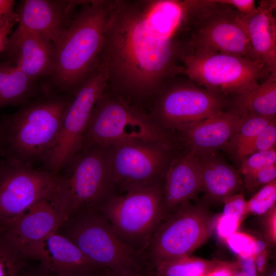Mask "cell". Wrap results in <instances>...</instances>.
<instances>
[{
	"label": "cell",
	"mask_w": 276,
	"mask_h": 276,
	"mask_svg": "<svg viewBox=\"0 0 276 276\" xmlns=\"http://www.w3.org/2000/svg\"><path fill=\"white\" fill-rule=\"evenodd\" d=\"M190 0H110L99 63L107 87L134 104L183 75Z\"/></svg>",
	"instance_id": "6da1fadb"
},
{
	"label": "cell",
	"mask_w": 276,
	"mask_h": 276,
	"mask_svg": "<svg viewBox=\"0 0 276 276\" xmlns=\"http://www.w3.org/2000/svg\"><path fill=\"white\" fill-rule=\"evenodd\" d=\"M110 0L85 1L54 44L53 68L44 93L73 96L99 65Z\"/></svg>",
	"instance_id": "7a4b0ae2"
},
{
	"label": "cell",
	"mask_w": 276,
	"mask_h": 276,
	"mask_svg": "<svg viewBox=\"0 0 276 276\" xmlns=\"http://www.w3.org/2000/svg\"><path fill=\"white\" fill-rule=\"evenodd\" d=\"M72 96L44 93L1 117L0 158L31 166L43 164L57 141Z\"/></svg>",
	"instance_id": "3957f363"
},
{
	"label": "cell",
	"mask_w": 276,
	"mask_h": 276,
	"mask_svg": "<svg viewBox=\"0 0 276 276\" xmlns=\"http://www.w3.org/2000/svg\"><path fill=\"white\" fill-rule=\"evenodd\" d=\"M56 232L101 268L121 276L154 275L144 255L124 242L98 211H85L67 218Z\"/></svg>",
	"instance_id": "277c9868"
},
{
	"label": "cell",
	"mask_w": 276,
	"mask_h": 276,
	"mask_svg": "<svg viewBox=\"0 0 276 276\" xmlns=\"http://www.w3.org/2000/svg\"><path fill=\"white\" fill-rule=\"evenodd\" d=\"M57 175L53 198L66 219L97 210L114 195L107 147L80 150Z\"/></svg>",
	"instance_id": "5b68a950"
},
{
	"label": "cell",
	"mask_w": 276,
	"mask_h": 276,
	"mask_svg": "<svg viewBox=\"0 0 276 276\" xmlns=\"http://www.w3.org/2000/svg\"><path fill=\"white\" fill-rule=\"evenodd\" d=\"M181 61L183 75L228 101L250 90L269 76L257 60L186 44Z\"/></svg>",
	"instance_id": "8992f818"
},
{
	"label": "cell",
	"mask_w": 276,
	"mask_h": 276,
	"mask_svg": "<svg viewBox=\"0 0 276 276\" xmlns=\"http://www.w3.org/2000/svg\"><path fill=\"white\" fill-rule=\"evenodd\" d=\"M133 140L169 143L149 113L107 86L91 111L80 150Z\"/></svg>",
	"instance_id": "52a82bcc"
},
{
	"label": "cell",
	"mask_w": 276,
	"mask_h": 276,
	"mask_svg": "<svg viewBox=\"0 0 276 276\" xmlns=\"http://www.w3.org/2000/svg\"><path fill=\"white\" fill-rule=\"evenodd\" d=\"M163 186L158 183L114 195L96 210L124 242L142 254L162 221Z\"/></svg>",
	"instance_id": "ba28073f"
},
{
	"label": "cell",
	"mask_w": 276,
	"mask_h": 276,
	"mask_svg": "<svg viewBox=\"0 0 276 276\" xmlns=\"http://www.w3.org/2000/svg\"><path fill=\"white\" fill-rule=\"evenodd\" d=\"M186 45L256 60L244 17L214 0H190Z\"/></svg>",
	"instance_id": "9c48e42d"
},
{
	"label": "cell",
	"mask_w": 276,
	"mask_h": 276,
	"mask_svg": "<svg viewBox=\"0 0 276 276\" xmlns=\"http://www.w3.org/2000/svg\"><path fill=\"white\" fill-rule=\"evenodd\" d=\"M214 220L204 204L182 205L160 222L144 256L151 265L190 256L210 237Z\"/></svg>",
	"instance_id": "30bf717a"
},
{
	"label": "cell",
	"mask_w": 276,
	"mask_h": 276,
	"mask_svg": "<svg viewBox=\"0 0 276 276\" xmlns=\"http://www.w3.org/2000/svg\"><path fill=\"white\" fill-rule=\"evenodd\" d=\"M149 113L160 128L181 131L229 109V101L187 78L168 83L153 99Z\"/></svg>",
	"instance_id": "8fae6325"
},
{
	"label": "cell",
	"mask_w": 276,
	"mask_h": 276,
	"mask_svg": "<svg viewBox=\"0 0 276 276\" xmlns=\"http://www.w3.org/2000/svg\"><path fill=\"white\" fill-rule=\"evenodd\" d=\"M108 80L107 70L99 64L72 96L64 112L57 141L43 163L44 170L57 174L80 151L91 111L105 90Z\"/></svg>",
	"instance_id": "7c38bea8"
},
{
	"label": "cell",
	"mask_w": 276,
	"mask_h": 276,
	"mask_svg": "<svg viewBox=\"0 0 276 276\" xmlns=\"http://www.w3.org/2000/svg\"><path fill=\"white\" fill-rule=\"evenodd\" d=\"M115 187L125 192L164 182L169 143L129 141L107 146Z\"/></svg>",
	"instance_id": "4fadbf2b"
},
{
	"label": "cell",
	"mask_w": 276,
	"mask_h": 276,
	"mask_svg": "<svg viewBox=\"0 0 276 276\" xmlns=\"http://www.w3.org/2000/svg\"><path fill=\"white\" fill-rule=\"evenodd\" d=\"M57 180L56 174L44 169L0 158V226L52 196Z\"/></svg>",
	"instance_id": "5bb4252c"
},
{
	"label": "cell",
	"mask_w": 276,
	"mask_h": 276,
	"mask_svg": "<svg viewBox=\"0 0 276 276\" xmlns=\"http://www.w3.org/2000/svg\"><path fill=\"white\" fill-rule=\"evenodd\" d=\"M53 195L39 200L16 219L0 226L28 259H31L41 242L56 232L66 219Z\"/></svg>",
	"instance_id": "9a60e30c"
},
{
	"label": "cell",
	"mask_w": 276,
	"mask_h": 276,
	"mask_svg": "<svg viewBox=\"0 0 276 276\" xmlns=\"http://www.w3.org/2000/svg\"><path fill=\"white\" fill-rule=\"evenodd\" d=\"M84 0H24L18 6L16 30L35 33L55 44Z\"/></svg>",
	"instance_id": "2e32d148"
},
{
	"label": "cell",
	"mask_w": 276,
	"mask_h": 276,
	"mask_svg": "<svg viewBox=\"0 0 276 276\" xmlns=\"http://www.w3.org/2000/svg\"><path fill=\"white\" fill-rule=\"evenodd\" d=\"M54 44L35 33L15 29L9 36L3 61L17 66L27 76L42 83L50 76Z\"/></svg>",
	"instance_id": "e0dca14e"
},
{
	"label": "cell",
	"mask_w": 276,
	"mask_h": 276,
	"mask_svg": "<svg viewBox=\"0 0 276 276\" xmlns=\"http://www.w3.org/2000/svg\"><path fill=\"white\" fill-rule=\"evenodd\" d=\"M201 188L200 172L196 158L194 153L187 150L169 163L165 173L162 221L190 202Z\"/></svg>",
	"instance_id": "ac0fdd59"
},
{
	"label": "cell",
	"mask_w": 276,
	"mask_h": 276,
	"mask_svg": "<svg viewBox=\"0 0 276 276\" xmlns=\"http://www.w3.org/2000/svg\"><path fill=\"white\" fill-rule=\"evenodd\" d=\"M242 118L235 110L229 109L180 131L187 151L193 153L217 151L226 146Z\"/></svg>",
	"instance_id": "d6986e66"
},
{
	"label": "cell",
	"mask_w": 276,
	"mask_h": 276,
	"mask_svg": "<svg viewBox=\"0 0 276 276\" xmlns=\"http://www.w3.org/2000/svg\"><path fill=\"white\" fill-rule=\"evenodd\" d=\"M274 0L259 2L257 11L245 18L253 55L270 75L276 76V19Z\"/></svg>",
	"instance_id": "ffe728a7"
},
{
	"label": "cell",
	"mask_w": 276,
	"mask_h": 276,
	"mask_svg": "<svg viewBox=\"0 0 276 276\" xmlns=\"http://www.w3.org/2000/svg\"><path fill=\"white\" fill-rule=\"evenodd\" d=\"M200 172L202 188L208 200L223 202L243 184L239 172L217 151L194 153Z\"/></svg>",
	"instance_id": "44dd1931"
},
{
	"label": "cell",
	"mask_w": 276,
	"mask_h": 276,
	"mask_svg": "<svg viewBox=\"0 0 276 276\" xmlns=\"http://www.w3.org/2000/svg\"><path fill=\"white\" fill-rule=\"evenodd\" d=\"M31 259L44 263L51 272H68L101 268L90 261L71 240L57 232L41 242L33 250Z\"/></svg>",
	"instance_id": "7402d4cb"
},
{
	"label": "cell",
	"mask_w": 276,
	"mask_h": 276,
	"mask_svg": "<svg viewBox=\"0 0 276 276\" xmlns=\"http://www.w3.org/2000/svg\"><path fill=\"white\" fill-rule=\"evenodd\" d=\"M44 93L42 84L32 79L17 66L0 62V109L22 105Z\"/></svg>",
	"instance_id": "603a6c76"
},
{
	"label": "cell",
	"mask_w": 276,
	"mask_h": 276,
	"mask_svg": "<svg viewBox=\"0 0 276 276\" xmlns=\"http://www.w3.org/2000/svg\"><path fill=\"white\" fill-rule=\"evenodd\" d=\"M229 103V109L235 110L241 116L275 118L276 76L270 75L261 84L231 99Z\"/></svg>",
	"instance_id": "cb8c5ba5"
},
{
	"label": "cell",
	"mask_w": 276,
	"mask_h": 276,
	"mask_svg": "<svg viewBox=\"0 0 276 276\" xmlns=\"http://www.w3.org/2000/svg\"><path fill=\"white\" fill-rule=\"evenodd\" d=\"M220 261L187 257L152 264L155 276H202Z\"/></svg>",
	"instance_id": "d4e9b609"
},
{
	"label": "cell",
	"mask_w": 276,
	"mask_h": 276,
	"mask_svg": "<svg viewBox=\"0 0 276 276\" xmlns=\"http://www.w3.org/2000/svg\"><path fill=\"white\" fill-rule=\"evenodd\" d=\"M27 258L0 229V276H21Z\"/></svg>",
	"instance_id": "484cf974"
},
{
	"label": "cell",
	"mask_w": 276,
	"mask_h": 276,
	"mask_svg": "<svg viewBox=\"0 0 276 276\" xmlns=\"http://www.w3.org/2000/svg\"><path fill=\"white\" fill-rule=\"evenodd\" d=\"M242 116L239 127L226 146L234 152L275 120V118L252 114Z\"/></svg>",
	"instance_id": "4316f807"
},
{
	"label": "cell",
	"mask_w": 276,
	"mask_h": 276,
	"mask_svg": "<svg viewBox=\"0 0 276 276\" xmlns=\"http://www.w3.org/2000/svg\"><path fill=\"white\" fill-rule=\"evenodd\" d=\"M276 143L275 120L235 152L237 157L243 160L249 156L275 148Z\"/></svg>",
	"instance_id": "83f0119b"
},
{
	"label": "cell",
	"mask_w": 276,
	"mask_h": 276,
	"mask_svg": "<svg viewBox=\"0 0 276 276\" xmlns=\"http://www.w3.org/2000/svg\"><path fill=\"white\" fill-rule=\"evenodd\" d=\"M276 201V180L262 187L249 200L247 201L248 213L262 215L275 206Z\"/></svg>",
	"instance_id": "f1b7e54d"
},
{
	"label": "cell",
	"mask_w": 276,
	"mask_h": 276,
	"mask_svg": "<svg viewBox=\"0 0 276 276\" xmlns=\"http://www.w3.org/2000/svg\"><path fill=\"white\" fill-rule=\"evenodd\" d=\"M273 165H276L275 148L253 154L242 160L240 172L244 176Z\"/></svg>",
	"instance_id": "f546056e"
},
{
	"label": "cell",
	"mask_w": 276,
	"mask_h": 276,
	"mask_svg": "<svg viewBox=\"0 0 276 276\" xmlns=\"http://www.w3.org/2000/svg\"><path fill=\"white\" fill-rule=\"evenodd\" d=\"M229 248L239 258L255 257L257 240L248 234L237 232L233 233L225 240Z\"/></svg>",
	"instance_id": "4dcf8cb0"
},
{
	"label": "cell",
	"mask_w": 276,
	"mask_h": 276,
	"mask_svg": "<svg viewBox=\"0 0 276 276\" xmlns=\"http://www.w3.org/2000/svg\"><path fill=\"white\" fill-rule=\"evenodd\" d=\"M275 178L276 165H273L244 175V183L247 188L252 191L263 187Z\"/></svg>",
	"instance_id": "1f68e13d"
},
{
	"label": "cell",
	"mask_w": 276,
	"mask_h": 276,
	"mask_svg": "<svg viewBox=\"0 0 276 276\" xmlns=\"http://www.w3.org/2000/svg\"><path fill=\"white\" fill-rule=\"evenodd\" d=\"M242 219L231 214H222L216 222V231L218 235L226 240L230 235L237 232Z\"/></svg>",
	"instance_id": "d6a6232c"
},
{
	"label": "cell",
	"mask_w": 276,
	"mask_h": 276,
	"mask_svg": "<svg viewBox=\"0 0 276 276\" xmlns=\"http://www.w3.org/2000/svg\"><path fill=\"white\" fill-rule=\"evenodd\" d=\"M223 203V214L234 215L242 220L243 217L248 213L247 201L242 193H237L228 197Z\"/></svg>",
	"instance_id": "836d02e7"
},
{
	"label": "cell",
	"mask_w": 276,
	"mask_h": 276,
	"mask_svg": "<svg viewBox=\"0 0 276 276\" xmlns=\"http://www.w3.org/2000/svg\"><path fill=\"white\" fill-rule=\"evenodd\" d=\"M216 3L230 6L236 9L245 18H248L257 11L254 0H214Z\"/></svg>",
	"instance_id": "e575fe53"
},
{
	"label": "cell",
	"mask_w": 276,
	"mask_h": 276,
	"mask_svg": "<svg viewBox=\"0 0 276 276\" xmlns=\"http://www.w3.org/2000/svg\"><path fill=\"white\" fill-rule=\"evenodd\" d=\"M18 22V16L15 11L0 27V54H2L5 49L13 26Z\"/></svg>",
	"instance_id": "d590c367"
},
{
	"label": "cell",
	"mask_w": 276,
	"mask_h": 276,
	"mask_svg": "<svg viewBox=\"0 0 276 276\" xmlns=\"http://www.w3.org/2000/svg\"><path fill=\"white\" fill-rule=\"evenodd\" d=\"M239 267L238 263L220 261L217 266L202 276H235Z\"/></svg>",
	"instance_id": "8d00e7d4"
},
{
	"label": "cell",
	"mask_w": 276,
	"mask_h": 276,
	"mask_svg": "<svg viewBox=\"0 0 276 276\" xmlns=\"http://www.w3.org/2000/svg\"><path fill=\"white\" fill-rule=\"evenodd\" d=\"M238 263L247 276H261L256 269L254 257L239 258Z\"/></svg>",
	"instance_id": "74e56055"
},
{
	"label": "cell",
	"mask_w": 276,
	"mask_h": 276,
	"mask_svg": "<svg viewBox=\"0 0 276 276\" xmlns=\"http://www.w3.org/2000/svg\"><path fill=\"white\" fill-rule=\"evenodd\" d=\"M105 269L101 268L68 272L50 271L49 276H103Z\"/></svg>",
	"instance_id": "f35d334b"
},
{
	"label": "cell",
	"mask_w": 276,
	"mask_h": 276,
	"mask_svg": "<svg viewBox=\"0 0 276 276\" xmlns=\"http://www.w3.org/2000/svg\"><path fill=\"white\" fill-rule=\"evenodd\" d=\"M50 270L47 265L42 262L37 265L27 266L21 276H49Z\"/></svg>",
	"instance_id": "ab89813d"
},
{
	"label": "cell",
	"mask_w": 276,
	"mask_h": 276,
	"mask_svg": "<svg viewBox=\"0 0 276 276\" xmlns=\"http://www.w3.org/2000/svg\"><path fill=\"white\" fill-rule=\"evenodd\" d=\"M15 4L13 0H0V27L15 12L14 10Z\"/></svg>",
	"instance_id": "60d3db41"
},
{
	"label": "cell",
	"mask_w": 276,
	"mask_h": 276,
	"mask_svg": "<svg viewBox=\"0 0 276 276\" xmlns=\"http://www.w3.org/2000/svg\"><path fill=\"white\" fill-rule=\"evenodd\" d=\"M267 222V229L270 239L273 242L276 240V212L275 206L270 210Z\"/></svg>",
	"instance_id": "b9f144b4"
},
{
	"label": "cell",
	"mask_w": 276,
	"mask_h": 276,
	"mask_svg": "<svg viewBox=\"0 0 276 276\" xmlns=\"http://www.w3.org/2000/svg\"><path fill=\"white\" fill-rule=\"evenodd\" d=\"M254 258L257 271L261 276H262L266 270L267 264V256L266 250H265L258 254Z\"/></svg>",
	"instance_id": "7bdbcfd3"
},
{
	"label": "cell",
	"mask_w": 276,
	"mask_h": 276,
	"mask_svg": "<svg viewBox=\"0 0 276 276\" xmlns=\"http://www.w3.org/2000/svg\"><path fill=\"white\" fill-rule=\"evenodd\" d=\"M103 276H121V275L111 272V271H108L107 270H105L104 274H103Z\"/></svg>",
	"instance_id": "ee69618b"
},
{
	"label": "cell",
	"mask_w": 276,
	"mask_h": 276,
	"mask_svg": "<svg viewBox=\"0 0 276 276\" xmlns=\"http://www.w3.org/2000/svg\"><path fill=\"white\" fill-rule=\"evenodd\" d=\"M266 276H276V270L273 268L271 270L269 271Z\"/></svg>",
	"instance_id": "f6af8a7d"
},
{
	"label": "cell",
	"mask_w": 276,
	"mask_h": 276,
	"mask_svg": "<svg viewBox=\"0 0 276 276\" xmlns=\"http://www.w3.org/2000/svg\"><path fill=\"white\" fill-rule=\"evenodd\" d=\"M235 276H247L246 274L242 270H237Z\"/></svg>",
	"instance_id": "bcb514c9"
}]
</instances>
